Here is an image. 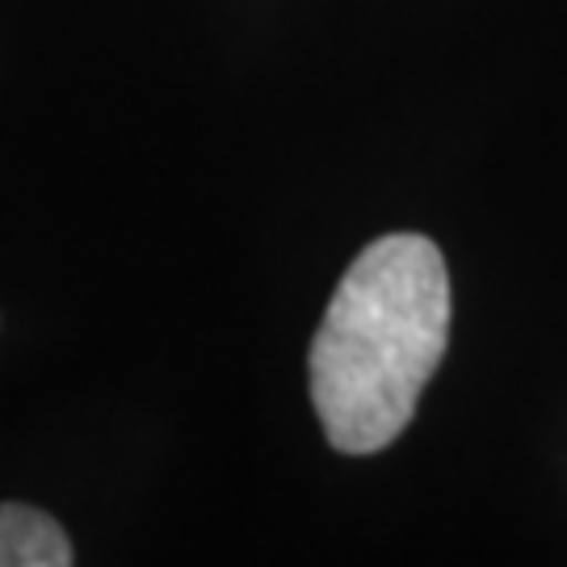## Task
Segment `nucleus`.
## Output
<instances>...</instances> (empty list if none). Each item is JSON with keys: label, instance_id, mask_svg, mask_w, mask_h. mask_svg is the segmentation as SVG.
Wrapping results in <instances>:
<instances>
[{"label": "nucleus", "instance_id": "nucleus-1", "mask_svg": "<svg viewBox=\"0 0 567 567\" xmlns=\"http://www.w3.org/2000/svg\"><path fill=\"white\" fill-rule=\"evenodd\" d=\"M450 344V269L416 231L365 244L307 353L311 404L341 454H379L416 416Z\"/></svg>", "mask_w": 567, "mask_h": 567}, {"label": "nucleus", "instance_id": "nucleus-2", "mask_svg": "<svg viewBox=\"0 0 567 567\" xmlns=\"http://www.w3.org/2000/svg\"><path fill=\"white\" fill-rule=\"evenodd\" d=\"M0 567H72V543L51 513L0 505Z\"/></svg>", "mask_w": 567, "mask_h": 567}]
</instances>
